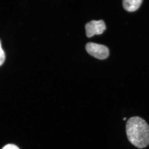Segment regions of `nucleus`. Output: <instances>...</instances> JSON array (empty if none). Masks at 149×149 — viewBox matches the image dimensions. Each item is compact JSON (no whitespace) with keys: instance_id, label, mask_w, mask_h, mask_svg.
Instances as JSON below:
<instances>
[{"instance_id":"2","label":"nucleus","mask_w":149,"mask_h":149,"mask_svg":"<svg viewBox=\"0 0 149 149\" xmlns=\"http://www.w3.org/2000/svg\"><path fill=\"white\" fill-rule=\"evenodd\" d=\"M86 49L89 54L99 59H105L109 56V49L103 45L88 43L86 45Z\"/></svg>"},{"instance_id":"4","label":"nucleus","mask_w":149,"mask_h":149,"mask_svg":"<svg viewBox=\"0 0 149 149\" xmlns=\"http://www.w3.org/2000/svg\"><path fill=\"white\" fill-rule=\"evenodd\" d=\"M142 2V0H124L123 1V5L125 10L134 12L140 8Z\"/></svg>"},{"instance_id":"3","label":"nucleus","mask_w":149,"mask_h":149,"mask_svg":"<svg viewBox=\"0 0 149 149\" xmlns=\"http://www.w3.org/2000/svg\"><path fill=\"white\" fill-rule=\"evenodd\" d=\"M85 29L87 37H91L102 34L106 29V26L102 20H92L86 24Z\"/></svg>"},{"instance_id":"7","label":"nucleus","mask_w":149,"mask_h":149,"mask_svg":"<svg viewBox=\"0 0 149 149\" xmlns=\"http://www.w3.org/2000/svg\"><path fill=\"white\" fill-rule=\"evenodd\" d=\"M126 119V118H123V120H125Z\"/></svg>"},{"instance_id":"5","label":"nucleus","mask_w":149,"mask_h":149,"mask_svg":"<svg viewBox=\"0 0 149 149\" xmlns=\"http://www.w3.org/2000/svg\"><path fill=\"white\" fill-rule=\"evenodd\" d=\"M6 59V55L2 48L1 43L0 40V66L4 63Z\"/></svg>"},{"instance_id":"6","label":"nucleus","mask_w":149,"mask_h":149,"mask_svg":"<svg viewBox=\"0 0 149 149\" xmlns=\"http://www.w3.org/2000/svg\"><path fill=\"white\" fill-rule=\"evenodd\" d=\"M2 149H19L18 147L13 144H8L5 146Z\"/></svg>"},{"instance_id":"1","label":"nucleus","mask_w":149,"mask_h":149,"mask_svg":"<svg viewBox=\"0 0 149 149\" xmlns=\"http://www.w3.org/2000/svg\"><path fill=\"white\" fill-rule=\"evenodd\" d=\"M126 132L128 141L136 148H144L149 145V125L141 118H129L126 123Z\"/></svg>"}]
</instances>
